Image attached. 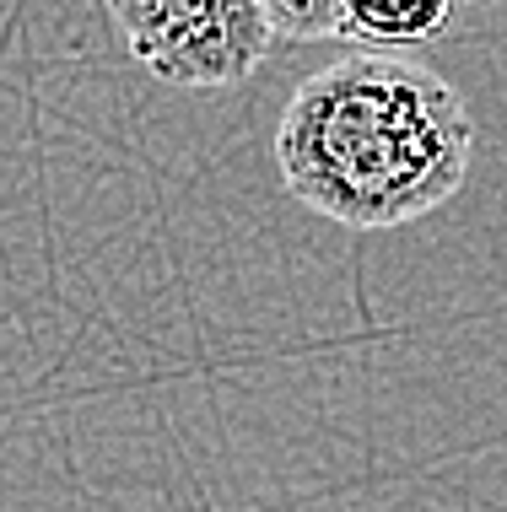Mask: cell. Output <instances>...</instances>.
I'll return each instance as SVG.
<instances>
[{"mask_svg": "<svg viewBox=\"0 0 507 512\" xmlns=\"http://www.w3.org/2000/svg\"><path fill=\"white\" fill-rule=\"evenodd\" d=\"M270 33L313 44V38H340V0H259Z\"/></svg>", "mask_w": 507, "mask_h": 512, "instance_id": "cell-4", "label": "cell"}, {"mask_svg": "<svg viewBox=\"0 0 507 512\" xmlns=\"http://www.w3.org/2000/svg\"><path fill=\"white\" fill-rule=\"evenodd\" d=\"M459 0H340V38H356L367 54L421 49L448 33Z\"/></svg>", "mask_w": 507, "mask_h": 512, "instance_id": "cell-3", "label": "cell"}, {"mask_svg": "<svg viewBox=\"0 0 507 512\" xmlns=\"http://www.w3.org/2000/svg\"><path fill=\"white\" fill-rule=\"evenodd\" d=\"M475 119L437 71L400 54H346L292 92L276 168L297 205L351 232L432 216L470 178Z\"/></svg>", "mask_w": 507, "mask_h": 512, "instance_id": "cell-1", "label": "cell"}, {"mask_svg": "<svg viewBox=\"0 0 507 512\" xmlns=\"http://www.w3.org/2000/svg\"><path fill=\"white\" fill-rule=\"evenodd\" d=\"M108 11L135 60L189 92L249 81L276 38L259 0H108Z\"/></svg>", "mask_w": 507, "mask_h": 512, "instance_id": "cell-2", "label": "cell"}]
</instances>
